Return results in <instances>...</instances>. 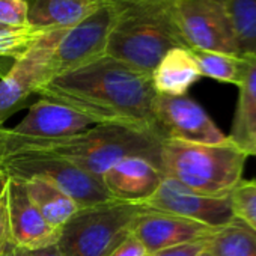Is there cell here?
<instances>
[{
  "label": "cell",
  "instance_id": "cell-1",
  "mask_svg": "<svg viewBox=\"0 0 256 256\" xmlns=\"http://www.w3.org/2000/svg\"><path fill=\"white\" fill-rule=\"evenodd\" d=\"M36 94L78 110L95 124H116L158 136L151 76L110 56L52 78Z\"/></svg>",
  "mask_w": 256,
  "mask_h": 256
},
{
  "label": "cell",
  "instance_id": "cell-2",
  "mask_svg": "<svg viewBox=\"0 0 256 256\" xmlns=\"http://www.w3.org/2000/svg\"><path fill=\"white\" fill-rule=\"evenodd\" d=\"M118 22L108 36L106 56L145 74H152L163 56L186 47L175 20V0H113Z\"/></svg>",
  "mask_w": 256,
  "mask_h": 256
},
{
  "label": "cell",
  "instance_id": "cell-3",
  "mask_svg": "<svg viewBox=\"0 0 256 256\" xmlns=\"http://www.w3.org/2000/svg\"><path fill=\"white\" fill-rule=\"evenodd\" d=\"M162 144L163 139L156 133L116 124H95L84 133L68 139L6 144L5 157L26 151L48 152L101 178L110 168L128 157H144L160 169Z\"/></svg>",
  "mask_w": 256,
  "mask_h": 256
},
{
  "label": "cell",
  "instance_id": "cell-4",
  "mask_svg": "<svg viewBox=\"0 0 256 256\" xmlns=\"http://www.w3.org/2000/svg\"><path fill=\"white\" fill-rule=\"evenodd\" d=\"M247 152L229 138L222 144H190L166 139L160 170L187 188L212 198H228L242 181Z\"/></svg>",
  "mask_w": 256,
  "mask_h": 256
},
{
  "label": "cell",
  "instance_id": "cell-5",
  "mask_svg": "<svg viewBox=\"0 0 256 256\" xmlns=\"http://www.w3.org/2000/svg\"><path fill=\"white\" fill-rule=\"evenodd\" d=\"M145 210L113 199L80 208L60 229L56 246L62 256H108L133 232Z\"/></svg>",
  "mask_w": 256,
  "mask_h": 256
},
{
  "label": "cell",
  "instance_id": "cell-6",
  "mask_svg": "<svg viewBox=\"0 0 256 256\" xmlns=\"http://www.w3.org/2000/svg\"><path fill=\"white\" fill-rule=\"evenodd\" d=\"M6 176L22 181L42 178L72 198L80 208L112 200L101 178L80 169L70 160L48 152H17L0 162Z\"/></svg>",
  "mask_w": 256,
  "mask_h": 256
},
{
  "label": "cell",
  "instance_id": "cell-7",
  "mask_svg": "<svg viewBox=\"0 0 256 256\" xmlns=\"http://www.w3.org/2000/svg\"><path fill=\"white\" fill-rule=\"evenodd\" d=\"M118 17L116 2L106 0L88 18L66 29L50 59V80L106 56L108 36Z\"/></svg>",
  "mask_w": 256,
  "mask_h": 256
},
{
  "label": "cell",
  "instance_id": "cell-8",
  "mask_svg": "<svg viewBox=\"0 0 256 256\" xmlns=\"http://www.w3.org/2000/svg\"><path fill=\"white\" fill-rule=\"evenodd\" d=\"M175 20L190 50L240 54L223 0H175Z\"/></svg>",
  "mask_w": 256,
  "mask_h": 256
},
{
  "label": "cell",
  "instance_id": "cell-9",
  "mask_svg": "<svg viewBox=\"0 0 256 256\" xmlns=\"http://www.w3.org/2000/svg\"><path fill=\"white\" fill-rule=\"evenodd\" d=\"M66 29L47 32L23 53L0 80V124L20 110L32 94L50 82V59Z\"/></svg>",
  "mask_w": 256,
  "mask_h": 256
},
{
  "label": "cell",
  "instance_id": "cell-10",
  "mask_svg": "<svg viewBox=\"0 0 256 256\" xmlns=\"http://www.w3.org/2000/svg\"><path fill=\"white\" fill-rule=\"evenodd\" d=\"M156 130L158 136L190 144H222L228 139L193 98L157 94L154 104Z\"/></svg>",
  "mask_w": 256,
  "mask_h": 256
},
{
  "label": "cell",
  "instance_id": "cell-11",
  "mask_svg": "<svg viewBox=\"0 0 256 256\" xmlns=\"http://www.w3.org/2000/svg\"><path fill=\"white\" fill-rule=\"evenodd\" d=\"M142 205L152 211L199 222L212 229L224 228L236 220L232 212L230 196H204L168 176L163 178L158 190Z\"/></svg>",
  "mask_w": 256,
  "mask_h": 256
},
{
  "label": "cell",
  "instance_id": "cell-12",
  "mask_svg": "<svg viewBox=\"0 0 256 256\" xmlns=\"http://www.w3.org/2000/svg\"><path fill=\"white\" fill-rule=\"evenodd\" d=\"M94 125L95 122L78 110L42 96L17 126L8 130L6 144L68 139L84 133Z\"/></svg>",
  "mask_w": 256,
  "mask_h": 256
},
{
  "label": "cell",
  "instance_id": "cell-13",
  "mask_svg": "<svg viewBox=\"0 0 256 256\" xmlns=\"http://www.w3.org/2000/svg\"><path fill=\"white\" fill-rule=\"evenodd\" d=\"M5 204L8 212L11 241L26 250H36L59 240L60 230L53 229L30 200L24 181L10 178L5 188Z\"/></svg>",
  "mask_w": 256,
  "mask_h": 256
},
{
  "label": "cell",
  "instance_id": "cell-14",
  "mask_svg": "<svg viewBox=\"0 0 256 256\" xmlns=\"http://www.w3.org/2000/svg\"><path fill=\"white\" fill-rule=\"evenodd\" d=\"M217 229L199 222L174 214L145 210L133 228V235L139 240L148 254L182 242L208 240Z\"/></svg>",
  "mask_w": 256,
  "mask_h": 256
},
{
  "label": "cell",
  "instance_id": "cell-15",
  "mask_svg": "<svg viewBox=\"0 0 256 256\" xmlns=\"http://www.w3.org/2000/svg\"><path fill=\"white\" fill-rule=\"evenodd\" d=\"M164 175L144 157H128L116 163L101 181L110 199L126 204H145L160 187Z\"/></svg>",
  "mask_w": 256,
  "mask_h": 256
},
{
  "label": "cell",
  "instance_id": "cell-16",
  "mask_svg": "<svg viewBox=\"0 0 256 256\" xmlns=\"http://www.w3.org/2000/svg\"><path fill=\"white\" fill-rule=\"evenodd\" d=\"M28 24L38 29H70L94 14L106 0H24Z\"/></svg>",
  "mask_w": 256,
  "mask_h": 256
},
{
  "label": "cell",
  "instance_id": "cell-17",
  "mask_svg": "<svg viewBox=\"0 0 256 256\" xmlns=\"http://www.w3.org/2000/svg\"><path fill=\"white\" fill-rule=\"evenodd\" d=\"M200 77L194 56L186 47L169 50L151 74L156 92L169 96L186 95Z\"/></svg>",
  "mask_w": 256,
  "mask_h": 256
},
{
  "label": "cell",
  "instance_id": "cell-18",
  "mask_svg": "<svg viewBox=\"0 0 256 256\" xmlns=\"http://www.w3.org/2000/svg\"><path fill=\"white\" fill-rule=\"evenodd\" d=\"M247 56V70L241 84L238 86V104L232 124L230 142L240 146L247 156H252L256 140V56Z\"/></svg>",
  "mask_w": 256,
  "mask_h": 256
},
{
  "label": "cell",
  "instance_id": "cell-19",
  "mask_svg": "<svg viewBox=\"0 0 256 256\" xmlns=\"http://www.w3.org/2000/svg\"><path fill=\"white\" fill-rule=\"evenodd\" d=\"M24 186L30 200L53 229L60 230L64 224L80 210L78 204L72 198L42 178L26 180Z\"/></svg>",
  "mask_w": 256,
  "mask_h": 256
},
{
  "label": "cell",
  "instance_id": "cell-20",
  "mask_svg": "<svg viewBox=\"0 0 256 256\" xmlns=\"http://www.w3.org/2000/svg\"><path fill=\"white\" fill-rule=\"evenodd\" d=\"M192 53L202 77L235 86L241 84L247 70V56L202 50H192Z\"/></svg>",
  "mask_w": 256,
  "mask_h": 256
},
{
  "label": "cell",
  "instance_id": "cell-21",
  "mask_svg": "<svg viewBox=\"0 0 256 256\" xmlns=\"http://www.w3.org/2000/svg\"><path fill=\"white\" fill-rule=\"evenodd\" d=\"M206 250L212 256H256V234L235 220L211 235Z\"/></svg>",
  "mask_w": 256,
  "mask_h": 256
},
{
  "label": "cell",
  "instance_id": "cell-22",
  "mask_svg": "<svg viewBox=\"0 0 256 256\" xmlns=\"http://www.w3.org/2000/svg\"><path fill=\"white\" fill-rule=\"evenodd\" d=\"M241 56H256V0H223Z\"/></svg>",
  "mask_w": 256,
  "mask_h": 256
},
{
  "label": "cell",
  "instance_id": "cell-23",
  "mask_svg": "<svg viewBox=\"0 0 256 256\" xmlns=\"http://www.w3.org/2000/svg\"><path fill=\"white\" fill-rule=\"evenodd\" d=\"M50 30L53 29H38L32 26L0 30V65L2 60L16 62Z\"/></svg>",
  "mask_w": 256,
  "mask_h": 256
},
{
  "label": "cell",
  "instance_id": "cell-24",
  "mask_svg": "<svg viewBox=\"0 0 256 256\" xmlns=\"http://www.w3.org/2000/svg\"><path fill=\"white\" fill-rule=\"evenodd\" d=\"M234 217L256 234V181H241L230 193Z\"/></svg>",
  "mask_w": 256,
  "mask_h": 256
},
{
  "label": "cell",
  "instance_id": "cell-25",
  "mask_svg": "<svg viewBox=\"0 0 256 256\" xmlns=\"http://www.w3.org/2000/svg\"><path fill=\"white\" fill-rule=\"evenodd\" d=\"M0 26L20 29L28 24V5L24 0H0Z\"/></svg>",
  "mask_w": 256,
  "mask_h": 256
},
{
  "label": "cell",
  "instance_id": "cell-26",
  "mask_svg": "<svg viewBox=\"0 0 256 256\" xmlns=\"http://www.w3.org/2000/svg\"><path fill=\"white\" fill-rule=\"evenodd\" d=\"M208 240H198V241L182 242V244L172 246V247L163 248L160 252H156L154 254H150V256H200L206 250Z\"/></svg>",
  "mask_w": 256,
  "mask_h": 256
},
{
  "label": "cell",
  "instance_id": "cell-27",
  "mask_svg": "<svg viewBox=\"0 0 256 256\" xmlns=\"http://www.w3.org/2000/svg\"><path fill=\"white\" fill-rule=\"evenodd\" d=\"M144 254H148L146 250L132 232L108 256H144Z\"/></svg>",
  "mask_w": 256,
  "mask_h": 256
},
{
  "label": "cell",
  "instance_id": "cell-28",
  "mask_svg": "<svg viewBox=\"0 0 256 256\" xmlns=\"http://www.w3.org/2000/svg\"><path fill=\"white\" fill-rule=\"evenodd\" d=\"M11 241V234H10V223H8V212H6V204H5V196L0 200V256H2L5 247Z\"/></svg>",
  "mask_w": 256,
  "mask_h": 256
},
{
  "label": "cell",
  "instance_id": "cell-29",
  "mask_svg": "<svg viewBox=\"0 0 256 256\" xmlns=\"http://www.w3.org/2000/svg\"><path fill=\"white\" fill-rule=\"evenodd\" d=\"M2 256H30V252L20 247V246H17V244H14L12 241H10L8 246L5 247Z\"/></svg>",
  "mask_w": 256,
  "mask_h": 256
},
{
  "label": "cell",
  "instance_id": "cell-30",
  "mask_svg": "<svg viewBox=\"0 0 256 256\" xmlns=\"http://www.w3.org/2000/svg\"><path fill=\"white\" fill-rule=\"evenodd\" d=\"M30 256H62V253L59 252L56 244L42 247V248H36V250H29Z\"/></svg>",
  "mask_w": 256,
  "mask_h": 256
},
{
  "label": "cell",
  "instance_id": "cell-31",
  "mask_svg": "<svg viewBox=\"0 0 256 256\" xmlns=\"http://www.w3.org/2000/svg\"><path fill=\"white\" fill-rule=\"evenodd\" d=\"M8 130L4 126V124H0V162L5 157V151H6V134Z\"/></svg>",
  "mask_w": 256,
  "mask_h": 256
},
{
  "label": "cell",
  "instance_id": "cell-32",
  "mask_svg": "<svg viewBox=\"0 0 256 256\" xmlns=\"http://www.w3.org/2000/svg\"><path fill=\"white\" fill-rule=\"evenodd\" d=\"M6 181H8V176H6V174L0 169V200L4 199V196H5V188H6Z\"/></svg>",
  "mask_w": 256,
  "mask_h": 256
},
{
  "label": "cell",
  "instance_id": "cell-33",
  "mask_svg": "<svg viewBox=\"0 0 256 256\" xmlns=\"http://www.w3.org/2000/svg\"><path fill=\"white\" fill-rule=\"evenodd\" d=\"M252 156H256V140L253 144V150H252Z\"/></svg>",
  "mask_w": 256,
  "mask_h": 256
},
{
  "label": "cell",
  "instance_id": "cell-34",
  "mask_svg": "<svg viewBox=\"0 0 256 256\" xmlns=\"http://www.w3.org/2000/svg\"><path fill=\"white\" fill-rule=\"evenodd\" d=\"M200 256H212V254H211V253H210L208 250H205V252H204V253H202Z\"/></svg>",
  "mask_w": 256,
  "mask_h": 256
},
{
  "label": "cell",
  "instance_id": "cell-35",
  "mask_svg": "<svg viewBox=\"0 0 256 256\" xmlns=\"http://www.w3.org/2000/svg\"><path fill=\"white\" fill-rule=\"evenodd\" d=\"M4 29H5V28H2V26H0V30H4Z\"/></svg>",
  "mask_w": 256,
  "mask_h": 256
},
{
  "label": "cell",
  "instance_id": "cell-36",
  "mask_svg": "<svg viewBox=\"0 0 256 256\" xmlns=\"http://www.w3.org/2000/svg\"><path fill=\"white\" fill-rule=\"evenodd\" d=\"M144 256H150V254H144Z\"/></svg>",
  "mask_w": 256,
  "mask_h": 256
}]
</instances>
